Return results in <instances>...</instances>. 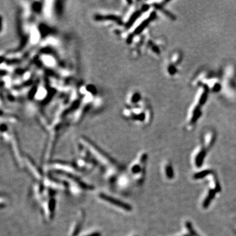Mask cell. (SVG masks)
Instances as JSON below:
<instances>
[{
	"mask_svg": "<svg viewBox=\"0 0 236 236\" xmlns=\"http://www.w3.org/2000/svg\"><path fill=\"white\" fill-rule=\"evenodd\" d=\"M34 194L41 203L43 216L47 221H51L56 207V191L45 186L42 182H37L34 187Z\"/></svg>",
	"mask_w": 236,
	"mask_h": 236,
	"instance_id": "cell-1",
	"label": "cell"
},
{
	"mask_svg": "<svg viewBox=\"0 0 236 236\" xmlns=\"http://www.w3.org/2000/svg\"><path fill=\"white\" fill-rule=\"evenodd\" d=\"M52 175L64 181L67 186V188L70 190L73 194L80 195L84 192L93 190L94 187L86 183L79 177L77 173L52 172Z\"/></svg>",
	"mask_w": 236,
	"mask_h": 236,
	"instance_id": "cell-2",
	"label": "cell"
},
{
	"mask_svg": "<svg viewBox=\"0 0 236 236\" xmlns=\"http://www.w3.org/2000/svg\"><path fill=\"white\" fill-rule=\"evenodd\" d=\"M208 90L209 89L207 87H205V89L202 88V89L199 92L198 97L196 98L195 101L194 102L193 106L190 108V112L188 113V125H192L196 123L199 117L201 116L202 113V107L205 104L207 95H208Z\"/></svg>",
	"mask_w": 236,
	"mask_h": 236,
	"instance_id": "cell-3",
	"label": "cell"
},
{
	"mask_svg": "<svg viewBox=\"0 0 236 236\" xmlns=\"http://www.w3.org/2000/svg\"><path fill=\"white\" fill-rule=\"evenodd\" d=\"M147 159L148 156L146 154H142L136 161L132 163L129 168L131 177L138 184H141L144 180Z\"/></svg>",
	"mask_w": 236,
	"mask_h": 236,
	"instance_id": "cell-4",
	"label": "cell"
},
{
	"mask_svg": "<svg viewBox=\"0 0 236 236\" xmlns=\"http://www.w3.org/2000/svg\"><path fill=\"white\" fill-rule=\"evenodd\" d=\"M97 198L105 204H107L109 206L117 210H119L121 212L131 213L133 210L132 206L129 203L119 198H117L114 196L104 193V192H99V193H98Z\"/></svg>",
	"mask_w": 236,
	"mask_h": 236,
	"instance_id": "cell-5",
	"label": "cell"
},
{
	"mask_svg": "<svg viewBox=\"0 0 236 236\" xmlns=\"http://www.w3.org/2000/svg\"><path fill=\"white\" fill-rule=\"evenodd\" d=\"M24 165H25L32 176L36 179L37 182H43L45 177L43 170L36 164V163L29 156H26L24 158Z\"/></svg>",
	"mask_w": 236,
	"mask_h": 236,
	"instance_id": "cell-6",
	"label": "cell"
},
{
	"mask_svg": "<svg viewBox=\"0 0 236 236\" xmlns=\"http://www.w3.org/2000/svg\"><path fill=\"white\" fill-rule=\"evenodd\" d=\"M85 218V211L81 209L78 212L77 216L74 220L73 224L70 228L69 235L70 236H80V234L84 224Z\"/></svg>",
	"mask_w": 236,
	"mask_h": 236,
	"instance_id": "cell-7",
	"label": "cell"
},
{
	"mask_svg": "<svg viewBox=\"0 0 236 236\" xmlns=\"http://www.w3.org/2000/svg\"><path fill=\"white\" fill-rule=\"evenodd\" d=\"M80 236H102V234L99 231H93Z\"/></svg>",
	"mask_w": 236,
	"mask_h": 236,
	"instance_id": "cell-8",
	"label": "cell"
},
{
	"mask_svg": "<svg viewBox=\"0 0 236 236\" xmlns=\"http://www.w3.org/2000/svg\"><path fill=\"white\" fill-rule=\"evenodd\" d=\"M173 173L174 172L172 167L169 165L167 166V167H166V174H167V176L168 177H171L173 175Z\"/></svg>",
	"mask_w": 236,
	"mask_h": 236,
	"instance_id": "cell-9",
	"label": "cell"
},
{
	"mask_svg": "<svg viewBox=\"0 0 236 236\" xmlns=\"http://www.w3.org/2000/svg\"><path fill=\"white\" fill-rule=\"evenodd\" d=\"M133 236H138V235H133Z\"/></svg>",
	"mask_w": 236,
	"mask_h": 236,
	"instance_id": "cell-10",
	"label": "cell"
}]
</instances>
